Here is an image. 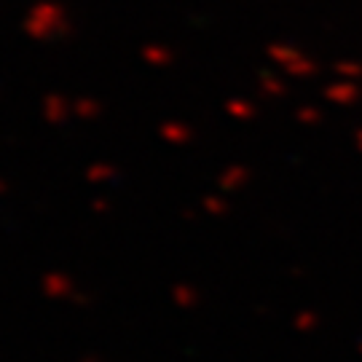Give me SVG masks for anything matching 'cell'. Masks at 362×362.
Wrapping results in <instances>:
<instances>
[{"mask_svg":"<svg viewBox=\"0 0 362 362\" xmlns=\"http://www.w3.org/2000/svg\"><path fill=\"white\" fill-rule=\"evenodd\" d=\"M27 33L33 38L46 40L54 35H70L73 27L67 22V13L59 3H38L27 19Z\"/></svg>","mask_w":362,"mask_h":362,"instance_id":"6da1fadb","label":"cell"},{"mask_svg":"<svg viewBox=\"0 0 362 362\" xmlns=\"http://www.w3.org/2000/svg\"><path fill=\"white\" fill-rule=\"evenodd\" d=\"M325 100H330L333 105H354L360 100V86L354 81H338L330 83L325 89Z\"/></svg>","mask_w":362,"mask_h":362,"instance_id":"7a4b0ae2","label":"cell"},{"mask_svg":"<svg viewBox=\"0 0 362 362\" xmlns=\"http://www.w3.org/2000/svg\"><path fill=\"white\" fill-rule=\"evenodd\" d=\"M158 137L167 145H175V148H177V145L191 143L194 129H191L188 124H182V121H164V124H158Z\"/></svg>","mask_w":362,"mask_h":362,"instance_id":"3957f363","label":"cell"},{"mask_svg":"<svg viewBox=\"0 0 362 362\" xmlns=\"http://www.w3.org/2000/svg\"><path fill=\"white\" fill-rule=\"evenodd\" d=\"M143 62L151 67H169L175 65V52L164 43H148L143 46Z\"/></svg>","mask_w":362,"mask_h":362,"instance_id":"277c9868","label":"cell"},{"mask_svg":"<svg viewBox=\"0 0 362 362\" xmlns=\"http://www.w3.org/2000/svg\"><path fill=\"white\" fill-rule=\"evenodd\" d=\"M303 57V52L298 49V46H293V43H272L269 46V59H272L274 65H293V62H298Z\"/></svg>","mask_w":362,"mask_h":362,"instance_id":"5b68a950","label":"cell"},{"mask_svg":"<svg viewBox=\"0 0 362 362\" xmlns=\"http://www.w3.org/2000/svg\"><path fill=\"white\" fill-rule=\"evenodd\" d=\"M70 113H73V105L67 103L65 97H59V94L46 97V118L52 124H65L67 118H70Z\"/></svg>","mask_w":362,"mask_h":362,"instance_id":"8992f818","label":"cell"},{"mask_svg":"<svg viewBox=\"0 0 362 362\" xmlns=\"http://www.w3.org/2000/svg\"><path fill=\"white\" fill-rule=\"evenodd\" d=\"M250 180V169L247 167H228V169H223V175L218 177L220 182V188L223 191H236V188H242L245 182Z\"/></svg>","mask_w":362,"mask_h":362,"instance_id":"52a82bcc","label":"cell"},{"mask_svg":"<svg viewBox=\"0 0 362 362\" xmlns=\"http://www.w3.org/2000/svg\"><path fill=\"white\" fill-rule=\"evenodd\" d=\"M223 110H226V116L236 118V121H250L255 116V105L250 100H242V97H231L228 103L223 105Z\"/></svg>","mask_w":362,"mask_h":362,"instance_id":"ba28073f","label":"cell"},{"mask_svg":"<svg viewBox=\"0 0 362 362\" xmlns=\"http://www.w3.org/2000/svg\"><path fill=\"white\" fill-rule=\"evenodd\" d=\"M258 83H260V94H263V97L279 100V97H285V94H287L285 81H282V78H276V76H272V73H263Z\"/></svg>","mask_w":362,"mask_h":362,"instance_id":"9c48e42d","label":"cell"},{"mask_svg":"<svg viewBox=\"0 0 362 362\" xmlns=\"http://www.w3.org/2000/svg\"><path fill=\"white\" fill-rule=\"evenodd\" d=\"M103 113V105L91 97H81L73 103V116H78L81 121H94V118Z\"/></svg>","mask_w":362,"mask_h":362,"instance_id":"30bf717a","label":"cell"},{"mask_svg":"<svg viewBox=\"0 0 362 362\" xmlns=\"http://www.w3.org/2000/svg\"><path fill=\"white\" fill-rule=\"evenodd\" d=\"M86 177L91 182H110L118 177V169L113 164H107V161H100V164H91L89 172H86Z\"/></svg>","mask_w":362,"mask_h":362,"instance_id":"8fae6325","label":"cell"},{"mask_svg":"<svg viewBox=\"0 0 362 362\" xmlns=\"http://www.w3.org/2000/svg\"><path fill=\"white\" fill-rule=\"evenodd\" d=\"M285 73L290 78H309V76H314V73H317V62H314V59H309V57L303 54L298 62H293V65L285 67Z\"/></svg>","mask_w":362,"mask_h":362,"instance_id":"7c38bea8","label":"cell"},{"mask_svg":"<svg viewBox=\"0 0 362 362\" xmlns=\"http://www.w3.org/2000/svg\"><path fill=\"white\" fill-rule=\"evenodd\" d=\"M296 118H298V124H303V127H320V124H322V110L314 107V105H300Z\"/></svg>","mask_w":362,"mask_h":362,"instance_id":"4fadbf2b","label":"cell"},{"mask_svg":"<svg viewBox=\"0 0 362 362\" xmlns=\"http://www.w3.org/2000/svg\"><path fill=\"white\" fill-rule=\"evenodd\" d=\"M336 73L344 78V81H357V78H362V65L354 62V59H344V62L336 65Z\"/></svg>","mask_w":362,"mask_h":362,"instance_id":"5bb4252c","label":"cell"},{"mask_svg":"<svg viewBox=\"0 0 362 362\" xmlns=\"http://www.w3.org/2000/svg\"><path fill=\"white\" fill-rule=\"evenodd\" d=\"M204 207H207L209 212L220 215V212H226V202H223V199H218V196H207V199H204Z\"/></svg>","mask_w":362,"mask_h":362,"instance_id":"9a60e30c","label":"cell"},{"mask_svg":"<svg viewBox=\"0 0 362 362\" xmlns=\"http://www.w3.org/2000/svg\"><path fill=\"white\" fill-rule=\"evenodd\" d=\"M354 145H357V151L362 153V127L357 132H354Z\"/></svg>","mask_w":362,"mask_h":362,"instance_id":"2e32d148","label":"cell"}]
</instances>
